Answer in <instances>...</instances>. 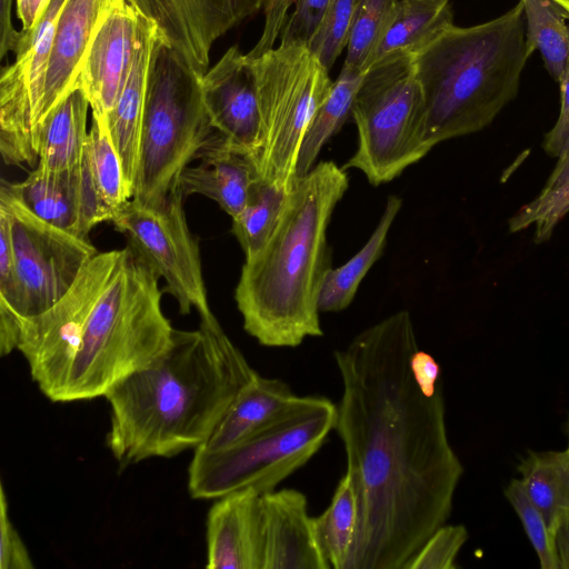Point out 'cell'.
I'll return each mask as SVG.
<instances>
[{
    "instance_id": "32",
    "label": "cell",
    "mask_w": 569,
    "mask_h": 569,
    "mask_svg": "<svg viewBox=\"0 0 569 569\" xmlns=\"http://www.w3.org/2000/svg\"><path fill=\"white\" fill-rule=\"evenodd\" d=\"M398 0H358L342 68L365 73L387 30Z\"/></svg>"
},
{
    "instance_id": "20",
    "label": "cell",
    "mask_w": 569,
    "mask_h": 569,
    "mask_svg": "<svg viewBox=\"0 0 569 569\" xmlns=\"http://www.w3.org/2000/svg\"><path fill=\"white\" fill-rule=\"evenodd\" d=\"M157 29L139 13L136 50L124 87L107 116L112 142L120 157L130 197L134 186L142 114Z\"/></svg>"
},
{
    "instance_id": "34",
    "label": "cell",
    "mask_w": 569,
    "mask_h": 569,
    "mask_svg": "<svg viewBox=\"0 0 569 569\" xmlns=\"http://www.w3.org/2000/svg\"><path fill=\"white\" fill-rule=\"evenodd\" d=\"M505 496L517 516L536 551L542 569H560V562L552 535L538 507L530 499L523 481L512 479L505 489Z\"/></svg>"
},
{
    "instance_id": "12",
    "label": "cell",
    "mask_w": 569,
    "mask_h": 569,
    "mask_svg": "<svg viewBox=\"0 0 569 569\" xmlns=\"http://www.w3.org/2000/svg\"><path fill=\"white\" fill-rule=\"evenodd\" d=\"M66 0H51L0 76V152L7 166L38 163L36 123L57 21ZM21 33V32H20Z\"/></svg>"
},
{
    "instance_id": "13",
    "label": "cell",
    "mask_w": 569,
    "mask_h": 569,
    "mask_svg": "<svg viewBox=\"0 0 569 569\" xmlns=\"http://www.w3.org/2000/svg\"><path fill=\"white\" fill-rule=\"evenodd\" d=\"M153 22L158 38L199 76L208 70L213 43L267 0H127Z\"/></svg>"
},
{
    "instance_id": "44",
    "label": "cell",
    "mask_w": 569,
    "mask_h": 569,
    "mask_svg": "<svg viewBox=\"0 0 569 569\" xmlns=\"http://www.w3.org/2000/svg\"><path fill=\"white\" fill-rule=\"evenodd\" d=\"M569 179V152L558 159L553 170L549 174L543 188L541 190L550 189Z\"/></svg>"
},
{
    "instance_id": "43",
    "label": "cell",
    "mask_w": 569,
    "mask_h": 569,
    "mask_svg": "<svg viewBox=\"0 0 569 569\" xmlns=\"http://www.w3.org/2000/svg\"><path fill=\"white\" fill-rule=\"evenodd\" d=\"M51 0H16L17 16L21 22V36H28L41 19Z\"/></svg>"
},
{
    "instance_id": "30",
    "label": "cell",
    "mask_w": 569,
    "mask_h": 569,
    "mask_svg": "<svg viewBox=\"0 0 569 569\" xmlns=\"http://www.w3.org/2000/svg\"><path fill=\"white\" fill-rule=\"evenodd\" d=\"M83 158L99 196L117 216L131 197L106 118L92 116Z\"/></svg>"
},
{
    "instance_id": "9",
    "label": "cell",
    "mask_w": 569,
    "mask_h": 569,
    "mask_svg": "<svg viewBox=\"0 0 569 569\" xmlns=\"http://www.w3.org/2000/svg\"><path fill=\"white\" fill-rule=\"evenodd\" d=\"M251 61L261 117L252 161L259 180L289 190L297 178L303 138L333 82L329 70L301 42H280Z\"/></svg>"
},
{
    "instance_id": "47",
    "label": "cell",
    "mask_w": 569,
    "mask_h": 569,
    "mask_svg": "<svg viewBox=\"0 0 569 569\" xmlns=\"http://www.w3.org/2000/svg\"><path fill=\"white\" fill-rule=\"evenodd\" d=\"M566 432H567V437H568V446H567V448H566V449H568V450H569V421H568V423H567V426H566Z\"/></svg>"
},
{
    "instance_id": "3",
    "label": "cell",
    "mask_w": 569,
    "mask_h": 569,
    "mask_svg": "<svg viewBox=\"0 0 569 569\" xmlns=\"http://www.w3.org/2000/svg\"><path fill=\"white\" fill-rule=\"evenodd\" d=\"M257 373L214 316L197 330L174 329L164 353L104 396L113 457L128 465L197 450Z\"/></svg>"
},
{
    "instance_id": "15",
    "label": "cell",
    "mask_w": 569,
    "mask_h": 569,
    "mask_svg": "<svg viewBox=\"0 0 569 569\" xmlns=\"http://www.w3.org/2000/svg\"><path fill=\"white\" fill-rule=\"evenodd\" d=\"M139 12L116 0L100 21L86 51L78 81L92 116L106 118L128 79L136 50Z\"/></svg>"
},
{
    "instance_id": "38",
    "label": "cell",
    "mask_w": 569,
    "mask_h": 569,
    "mask_svg": "<svg viewBox=\"0 0 569 569\" xmlns=\"http://www.w3.org/2000/svg\"><path fill=\"white\" fill-rule=\"evenodd\" d=\"M331 0H295V9L281 31V42L307 43Z\"/></svg>"
},
{
    "instance_id": "23",
    "label": "cell",
    "mask_w": 569,
    "mask_h": 569,
    "mask_svg": "<svg viewBox=\"0 0 569 569\" xmlns=\"http://www.w3.org/2000/svg\"><path fill=\"white\" fill-rule=\"evenodd\" d=\"M7 184L19 201L38 218L58 229L88 239L81 229V164L63 171H48L36 167L24 180L7 181Z\"/></svg>"
},
{
    "instance_id": "42",
    "label": "cell",
    "mask_w": 569,
    "mask_h": 569,
    "mask_svg": "<svg viewBox=\"0 0 569 569\" xmlns=\"http://www.w3.org/2000/svg\"><path fill=\"white\" fill-rule=\"evenodd\" d=\"M542 149L551 157L562 158L569 152V116L556 121L545 134Z\"/></svg>"
},
{
    "instance_id": "22",
    "label": "cell",
    "mask_w": 569,
    "mask_h": 569,
    "mask_svg": "<svg viewBox=\"0 0 569 569\" xmlns=\"http://www.w3.org/2000/svg\"><path fill=\"white\" fill-rule=\"evenodd\" d=\"M299 396L282 380L257 373L237 395L209 440L200 448L227 449L292 408Z\"/></svg>"
},
{
    "instance_id": "10",
    "label": "cell",
    "mask_w": 569,
    "mask_h": 569,
    "mask_svg": "<svg viewBox=\"0 0 569 569\" xmlns=\"http://www.w3.org/2000/svg\"><path fill=\"white\" fill-rule=\"evenodd\" d=\"M183 194L176 189L158 204L130 199L111 221L126 236L128 246L166 282V291L189 315L194 308L200 319L211 312L202 276L198 239L190 231Z\"/></svg>"
},
{
    "instance_id": "37",
    "label": "cell",
    "mask_w": 569,
    "mask_h": 569,
    "mask_svg": "<svg viewBox=\"0 0 569 569\" xmlns=\"http://www.w3.org/2000/svg\"><path fill=\"white\" fill-rule=\"evenodd\" d=\"M28 549L9 517L8 501L0 485V569H33Z\"/></svg>"
},
{
    "instance_id": "8",
    "label": "cell",
    "mask_w": 569,
    "mask_h": 569,
    "mask_svg": "<svg viewBox=\"0 0 569 569\" xmlns=\"http://www.w3.org/2000/svg\"><path fill=\"white\" fill-rule=\"evenodd\" d=\"M350 114L358 142L343 169L360 170L373 186L390 182L432 149L412 54H395L370 67Z\"/></svg>"
},
{
    "instance_id": "46",
    "label": "cell",
    "mask_w": 569,
    "mask_h": 569,
    "mask_svg": "<svg viewBox=\"0 0 569 569\" xmlns=\"http://www.w3.org/2000/svg\"><path fill=\"white\" fill-rule=\"evenodd\" d=\"M556 1L568 14L569 17V0H553Z\"/></svg>"
},
{
    "instance_id": "28",
    "label": "cell",
    "mask_w": 569,
    "mask_h": 569,
    "mask_svg": "<svg viewBox=\"0 0 569 569\" xmlns=\"http://www.w3.org/2000/svg\"><path fill=\"white\" fill-rule=\"evenodd\" d=\"M363 76L365 73L341 69L303 138L297 161V177L311 170L322 147L347 120Z\"/></svg>"
},
{
    "instance_id": "1",
    "label": "cell",
    "mask_w": 569,
    "mask_h": 569,
    "mask_svg": "<svg viewBox=\"0 0 569 569\" xmlns=\"http://www.w3.org/2000/svg\"><path fill=\"white\" fill-rule=\"evenodd\" d=\"M418 348L401 310L335 351L342 382L335 430L358 507L346 569H406L452 510L463 467L448 438L442 387L425 393L410 369Z\"/></svg>"
},
{
    "instance_id": "36",
    "label": "cell",
    "mask_w": 569,
    "mask_h": 569,
    "mask_svg": "<svg viewBox=\"0 0 569 569\" xmlns=\"http://www.w3.org/2000/svg\"><path fill=\"white\" fill-rule=\"evenodd\" d=\"M463 525H442L425 541L406 569H455L456 559L468 540Z\"/></svg>"
},
{
    "instance_id": "4",
    "label": "cell",
    "mask_w": 569,
    "mask_h": 569,
    "mask_svg": "<svg viewBox=\"0 0 569 569\" xmlns=\"http://www.w3.org/2000/svg\"><path fill=\"white\" fill-rule=\"evenodd\" d=\"M349 187L343 169L320 161L295 179L264 246L244 259L234 300L244 330L266 347L319 337V297L331 269L327 231Z\"/></svg>"
},
{
    "instance_id": "17",
    "label": "cell",
    "mask_w": 569,
    "mask_h": 569,
    "mask_svg": "<svg viewBox=\"0 0 569 569\" xmlns=\"http://www.w3.org/2000/svg\"><path fill=\"white\" fill-rule=\"evenodd\" d=\"M116 0H66L57 21L36 123L38 131L47 116L74 89L91 39Z\"/></svg>"
},
{
    "instance_id": "16",
    "label": "cell",
    "mask_w": 569,
    "mask_h": 569,
    "mask_svg": "<svg viewBox=\"0 0 569 569\" xmlns=\"http://www.w3.org/2000/svg\"><path fill=\"white\" fill-rule=\"evenodd\" d=\"M259 505L262 569L331 568L302 492L271 490L260 495Z\"/></svg>"
},
{
    "instance_id": "27",
    "label": "cell",
    "mask_w": 569,
    "mask_h": 569,
    "mask_svg": "<svg viewBox=\"0 0 569 569\" xmlns=\"http://www.w3.org/2000/svg\"><path fill=\"white\" fill-rule=\"evenodd\" d=\"M526 19V42L532 54L539 51L546 69L559 82L569 60V20L553 0H520Z\"/></svg>"
},
{
    "instance_id": "33",
    "label": "cell",
    "mask_w": 569,
    "mask_h": 569,
    "mask_svg": "<svg viewBox=\"0 0 569 569\" xmlns=\"http://www.w3.org/2000/svg\"><path fill=\"white\" fill-rule=\"evenodd\" d=\"M569 212V179L540 193L522 206L509 220L510 232L535 226V242L547 241L557 224Z\"/></svg>"
},
{
    "instance_id": "5",
    "label": "cell",
    "mask_w": 569,
    "mask_h": 569,
    "mask_svg": "<svg viewBox=\"0 0 569 569\" xmlns=\"http://www.w3.org/2000/svg\"><path fill=\"white\" fill-rule=\"evenodd\" d=\"M526 39L519 1L483 23H452L412 54L432 148L482 130L516 98L531 56Z\"/></svg>"
},
{
    "instance_id": "25",
    "label": "cell",
    "mask_w": 569,
    "mask_h": 569,
    "mask_svg": "<svg viewBox=\"0 0 569 569\" xmlns=\"http://www.w3.org/2000/svg\"><path fill=\"white\" fill-rule=\"evenodd\" d=\"M452 23L450 0H398L369 68L395 54L417 53Z\"/></svg>"
},
{
    "instance_id": "41",
    "label": "cell",
    "mask_w": 569,
    "mask_h": 569,
    "mask_svg": "<svg viewBox=\"0 0 569 569\" xmlns=\"http://www.w3.org/2000/svg\"><path fill=\"white\" fill-rule=\"evenodd\" d=\"M12 0H1L0 12V59L8 52H16L20 42V31H17L11 20Z\"/></svg>"
},
{
    "instance_id": "18",
    "label": "cell",
    "mask_w": 569,
    "mask_h": 569,
    "mask_svg": "<svg viewBox=\"0 0 569 569\" xmlns=\"http://www.w3.org/2000/svg\"><path fill=\"white\" fill-rule=\"evenodd\" d=\"M260 495L246 488L216 499L207 517V568L262 569Z\"/></svg>"
},
{
    "instance_id": "40",
    "label": "cell",
    "mask_w": 569,
    "mask_h": 569,
    "mask_svg": "<svg viewBox=\"0 0 569 569\" xmlns=\"http://www.w3.org/2000/svg\"><path fill=\"white\" fill-rule=\"evenodd\" d=\"M410 369L425 393L432 396L442 387L440 365L430 353L418 348L411 355Z\"/></svg>"
},
{
    "instance_id": "39",
    "label": "cell",
    "mask_w": 569,
    "mask_h": 569,
    "mask_svg": "<svg viewBox=\"0 0 569 569\" xmlns=\"http://www.w3.org/2000/svg\"><path fill=\"white\" fill-rule=\"evenodd\" d=\"M293 3L295 0H267L264 4V26L259 41L252 49L253 54L259 56L273 48Z\"/></svg>"
},
{
    "instance_id": "6",
    "label": "cell",
    "mask_w": 569,
    "mask_h": 569,
    "mask_svg": "<svg viewBox=\"0 0 569 569\" xmlns=\"http://www.w3.org/2000/svg\"><path fill=\"white\" fill-rule=\"evenodd\" d=\"M199 76L157 34L142 114L133 200L158 204L178 189L182 170L213 142Z\"/></svg>"
},
{
    "instance_id": "24",
    "label": "cell",
    "mask_w": 569,
    "mask_h": 569,
    "mask_svg": "<svg viewBox=\"0 0 569 569\" xmlns=\"http://www.w3.org/2000/svg\"><path fill=\"white\" fill-rule=\"evenodd\" d=\"M89 108L86 94L77 88L47 116L38 131V168L63 171L81 164Z\"/></svg>"
},
{
    "instance_id": "19",
    "label": "cell",
    "mask_w": 569,
    "mask_h": 569,
    "mask_svg": "<svg viewBox=\"0 0 569 569\" xmlns=\"http://www.w3.org/2000/svg\"><path fill=\"white\" fill-rule=\"evenodd\" d=\"M198 166H187L178 188L188 197L201 194L216 201L234 219L246 207L252 186L259 180L252 159L232 150L219 136L199 156Z\"/></svg>"
},
{
    "instance_id": "26",
    "label": "cell",
    "mask_w": 569,
    "mask_h": 569,
    "mask_svg": "<svg viewBox=\"0 0 569 569\" xmlns=\"http://www.w3.org/2000/svg\"><path fill=\"white\" fill-rule=\"evenodd\" d=\"M401 206L399 197L389 196L379 222L363 247L346 263L328 271L319 297L320 311L338 312L352 302L362 279L380 258Z\"/></svg>"
},
{
    "instance_id": "7",
    "label": "cell",
    "mask_w": 569,
    "mask_h": 569,
    "mask_svg": "<svg viewBox=\"0 0 569 569\" xmlns=\"http://www.w3.org/2000/svg\"><path fill=\"white\" fill-rule=\"evenodd\" d=\"M337 405L325 397H299L274 421L219 451L194 450L188 489L194 499H218L236 490L259 493L276 487L307 463L335 429Z\"/></svg>"
},
{
    "instance_id": "29",
    "label": "cell",
    "mask_w": 569,
    "mask_h": 569,
    "mask_svg": "<svg viewBox=\"0 0 569 569\" xmlns=\"http://www.w3.org/2000/svg\"><path fill=\"white\" fill-rule=\"evenodd\" d=\"M358 507L350 475L340 479L328 508L313 517L317 537L333 569H346L355 541Z\"/></svg>"
},
{
    "instance_id": "45",
    "label": "cell",
    "mask_w": 569,
    "mask_h": 569,
    "mask_svg": "<svg viewBox=\"0 0 569 569\" xmlns=\"http://www.w3.org/2000/svg\"><path fill=\"white\" fill-rule=\"evenodd\" d=\"M560 84V111L557 121L563 120L569 116V60L565 73L559 81Z\"/></svg>"
},
{
    "instance_id": "35",
    "label": "cell",
    "mask_w": 569,
    "mask_h": 569,
    "mask_svg": "<svg viewBox=\"0 0 569 569\" xmlns=\"http://www.w3.org/2000/svg\"><path fill=\"white\" fill-rule=\"evenodd\" d=\"M358 0H331L316 31L306 43L328 69L347 48Z\"/></svg>"
},
{
    "instance_id": "2",
    "label": "cell",
    "mask_w": 569,
    "mask_h": 569,
    "mask_svg": "<svg viewBox=\"0 0 569 569\" xmlns=\"http://www.w3.org/2000/svg\"><path fill=\"white\" fill-rule=\"evenodd\" d=\"M159 278L129 246L98 252L58 302L21 322L17 350L47 398L104 397L167 351L174 328Z\"/></svg>"
},
{
    "instance_id": "21",
    "label": "cell",
    "mask_w": 569,
    "mask_h": 569,
    "mask_svg": "<svg viewBox=\"0 0 569 569\" xmlns=\"http://www.w3.org/2000/svg\"><path fill=\"white\" fill-rule=\"evenodd\" d=\"M518 470L553 537L560 569H569V450L530 451Z\"/></svg>"
},
{
    "instance_id": "31",
    "label": "cell",
    "mask_w": 569,
    "mask_h": 569,
    "mask_svg": "<svg viewBox=\"0 0 569 569\" xmlns=\"http://www.w3.org/2000/svg\"><path fill=\"white\" fill-rule=\"evenodd\" d=\"M288 191L261 180H257L252 186L246 207L232 219L231 224V232L246 258L257 253L269 239Z\"/></svg>"
},
{
    "instance_id": "11",
    "label": "cell",
    "mask_w": 569,
    "mask_h": 569,
    "mask_svg": "<svg viewBox=\"0 0 569 569\" xmlns=\"http://www.w3.org/2000/svg\"><path fill=\"white\" fill-rule=\"evenodd\" d=\"M0 210L9 220L11 244L21 289V320L36 317L58 302L98 253L89 239L58 229L33 214L0 187Z\"/></svg>"
},
{
    "instance_id": "14",
    "label": "cell",
    "mask_w": 569,
    "mask_h": 569,
    "mask_svg": "<svg viewBox=\"0 0 569 569\" xmlns=\"http://www.w3.org/2000/svg\"><path fill=\"white\" fill-rule=\"evenodd\" d=\"M200 82L212 127L232 150L252 159L259 146L261 117L251 58L231 47Z\"/></svg>"
}]
</instances>
